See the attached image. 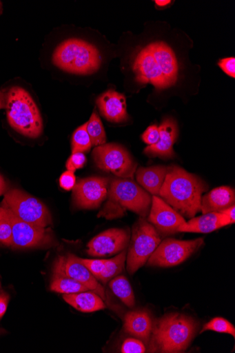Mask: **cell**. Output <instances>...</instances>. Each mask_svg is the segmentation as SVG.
<instances>
[{
	"instance_id": "cell-1",
	"label": "cell",
	"mask_w": 235,
	"mask_h": 353,
	"mask_svg": "<svg viewBox=\"0 0 235 353\" xmlns=\"http://www.w3.org/2000/svg\"><path fill=\"white\" fill-rule=\"evenodd\" d=\"M133 72L137 81L151 83L157 90L174 85L178 77V63L174 50L163 42L150 43L134 59Z\"/></svg>"
},
{
	"instance_id": "cell-2",
	"label": "cell",
	"mask_w": 235,
	"mask_h": 353,
	"mask_svg": "<svg viewBox=\"0 0 235 353\" xmlns=\"http://www.w3.org/2000/svg\"><path fill=\"white\" fill-rule=\"evenodd\" d=\"M208 185L183 169L167 168L159 196L183 216L193 218L201 211V198Z\"/></svg>"
},
{
	"instance_id": "cell-3",
	"label": "cell",
	"mask_w": 235,
	"mask_h": 353,
	"mask_svg": "<svg viewBox=\"0 0 235 353\" xmlns=\"http://www.w3.org/2000/svg\"><path fill=\"white\" fill-rule=\"evenodd\" d=\"M198 330L192 317L171 313L156 321L150 339L151 352L178 353L187 350Z\"/></svg>"
},
{
	"instance_id": "cell-4",
	"label": "cell",
	"mask_w": 235,
	"mask_h": 353,
	"mask_svg": "<svg viewBox=\"0 0 235 353\" xmlns=\"http://www.w3.org/2000/svg\"><path fill=\"white\" fill-rule=\"evenodd\" d=\"M152 198L130 179H114L110 181L108 201L98 216L107 219L122 217L129 210L145 218L150 211Z\"/></svg>"
},
{
	"instance_id": "cell-5",
	"label": "cell",
	"mask_w": 235,
	"mask_h": 353,
	"mask_svg": "<svg viewBox=\"0 0 235 353\" xmlns=\"http://www.w3.org/2000/svg\"><path fill=\"white\" fill-rule=\"evenodd\" d=\"M52 61L63 72L90 75L98 71L102 64V57L93 45L81 39H70L57 47Z\"/></svg>"
},
{
	"instance_id": "cell-6",
	"label": "cell",
	"mask_w": 235,
	"mask_h": 353,
	"mask_svg": "<svg viewBox=\"0 0 235 353\" xmlns=\"http://www.w3.org/2000/svg\"><path fill=\"white\" fill-rule=\"evenodd\" d=\"M7 114L10 125L18 133L30 139L41 136L43 123L40 111L30 94L15 86L8 94Z\"/></svg>"
},
{
	"instance_id": "cell-7",
	"label": "cell",
	"mask_w": 235,
	"mask_h": 353,
	"mask_svg": "<svg viewBox=\"0 0 235 353\" xmlns=\"http://www.w3.org/2000/svg\"><path fill=\"white\" fill-rule=\"evenodd\" d=\"M161 241L159 232L145 218H141L134 224L126 256L127 272L133 274L143 268Z\"/></svg>"
},
{
	"instance_id": "cell-8",
	"label": "cell",
	"mask_w": 235,
	"mask_h": 353,
	"mask_svg": "<svg viewBox=\"0 0 235 353\" xmlns=\"http://www.w3.org/2000/svg\"><path fill=\"white\" fill-rule=\"evenodd\" d=\"M1 206L32 225L47 228L52 223V216L47 206L19 189L6 192Z\"/></svg>"
},
{
	"instance_id": "cell-9",
	"label": "cell",
	"mask_w": 235,
	"mask_h": 353,
	"mask_svg": "<svg viewBox=\"0 0 235 353\" xmlns=\"http://www.w3.org/2000/svg\"><path fill=\"white\" fill-rule=\"evenodd\" d=\"M96 167L122 179H132L137 169L129 152L122 146L110 143L96 146L92 152Z\"/></svg>"
},
{
	"instance_id": "cell-10",
	"label": "cell",
	"mask_w": 235,
	"mask_h": 353,
	"mask_svg": "<svg viewBox=\"0 0 235 353\" xmlns=\"http://www.w3.org/2000/svg\"><path fill=\"white\" fill-rule=\"evenodd\" d=\"M205 243L203 238L190 241L167 239L161 241L151 255L147 265L159 268H172L187 261Z\"/></svg>"
},
{
	"instance_id": "cell-11",
	"label": "cell",
	"mask_w": 235,
	"mask_h": 353,
	"mask_svg": "<svg viewBox=\"0 0 235 353\" xmlns=\"http://www.w3.org/2000/svg\"><path fill=\"white\" fill-rule=\"evenodd\" d=\"M5 209L12 226V248L25 249L52 245L54 239L50 229L32 225L20 219L8 209Z\"/></svg>"
},
{
	"instance_id": "cell-12",
	"label": "cell",
	"mask_w": 235,
	"mask_h": 353,
	"mask_svg": "<svg viewBox=\"0 0 235 353\" xmlns=\"http://www.w3.org/2000/svg\"><path fill=\"white\" fill-rule=\"evenodd\" d=\"M53 274L63 275L73 279L86 287L89 291L96 293L106 301L104 287L80 262L79 256L74 254L59 256L54 264Z\"/></svg>"
},
{
	"instance_id": "cell-13",
	"label": "cell",
	"mask_w": 235,
	"mask_h": 353,
	"mask_svg": "<svg viewBox=\"0 0 235 353\" xmlns=\"http://www.w3.org/2000/svg\"><path fill=\"white\" fill-rule=\"evenodd\" d=\"M110 179L106 177H90L80 180L74 188L75 205L80 209H96L108 196Z\"/></svg>"
},
{
	"instance_id": "cell-14",
	"label": "cell",
	"mask_w": 235,
	"mask_h": 353,
	"mask_svg": "<svg viewBox=\"0 0 235 353\" xmlns=\"http://www.w3.org/2000/svg\"><path fill=\"white\" fill-rule=\"evenodd\" d=\"M149 221L159 234L169 236L179 233L186 223L185 218L162 199L154 196Z\"/></svg>"
},
{
	"instance_id": "cell-15",
	"label": "cell",
	"mask_w": 235,
	"mask_h": 353,
	"mask_svg": "<svg viewBox=\"0 0 235 353\" xmlns=\"http://www.w3.org/2000/svg\"><path fill=\"white\" fill-rule=\"evenodd\" d=\"M130 235L123 229H110L93 238L87 245V253L96 258L112 256L126 250Z\"/></svg>"
},
{
	"instance_id": "cell-16",
	"label": "cell",
	"mask_w": 235,
	"mask_h": 353,
	"mask_svg": "<svg viewBox=\"0 0 235 353\" xmlns=\"http://www.w3.org/2000/svg\"><path fill=\"white\" fill-rule=\"evenodd\" d=\"M159 130L160 136L158 142L146 148L145 153L154 157H173L175 155L174 145L178 136L176 122L172 118L165 119Z\"/></svg>"
},
{
	"instance_id": "cell-17",
	"label": "cell",
	"mask_w": 235,
	"mask_h": 353,
	"mask_svg": "<svg viewBox=\"0 0 235 353\" xmlns=\"http://www.w3.org/2000/svg\"><path fill=\"white\" fill-rule=\"evenodd\" d=\"M100 113L108 121L122 123L128 119L125 96L114 90H110L96 100Z\"/></svg>"
},
{
	"instance_id": "cell-18",
	"label": "cell",
	"mask_w": 235,
	"mask_h": 353,
	"mask_svg": "<svg viewBox=\"0 0 235 353\" xmlns=\"http://www.w3.org/2000/svg\"><path fill=\"white\" fill-rule=\"evenodd\" d=\"M230 224L223 213L210 212L191 218L179 230V233L210 234Z\"/></svg>"
},
{
	"instance_id": "cell-19",
	"label": "cell",
	"mask_w": 235,
	"mask_h": 353,
	"mask_svg": "<svg viewBox=\"0 0 235 353\" xmlns=\"http://www.w3.org/2000/svg\"><path fill=\"white\" fill-rule=\"evenodd\" d=\"M154 323L146 310L130 311L124 316V331L145 342L150 341Z\"/></svg>"
},
{
	"instance_id": "cell-20",
	"label": "cell",
	"mask_w": 235,
	"mask_h": 353,
	"mask_svg": "<svg viewBox=\"0 0 235 353\" xmlns=\"http://www.w3.org/2000/svg\"><path fill=\"white\" fill-rule=\"evenodd\" d=\"M235 203L234 190L228 186L214 188L201 198V211L203 214L221 212Z\"/></svg>"
},
{
	"instance_id": "cell-21",
	"label": "cell",
	"mask_w": 235,
	"mask_h": 353,
	"mask_svg": "<svg viewBox=\"0 0 235 353\" xmlns=\"http://www.w3.org/2000/svg\"><path fill=\"white\" fill-rule=\"evenodd\" d=\"M167 172V168L164 166L140 168L136 170V179L150 194L158 196Z\"/></svg>"
},
{
	"instance_id": "cell-22",
	"label": "cell",
	"mask_w": 235,
	"mask_h": 353,
	"mask_svg": "<svg viewBox=\"0 0 235 353\" xmlns=\"http://www.w3.org/2000/svg\"><path fill=\"white\" fill-rule=\"evenodd\" d=\"M63 300L82 312H94L106 308L105 301L93 292L64 294Z\"/></svg>"
},
{
	"instance_id": "cell-23",
	"label": "cell",
	"mask_w": 235,
	"mask_h": 353,
	"mask_svg": "<svg viewBox=\"0 0 235 353\" xmlns=\"http://www.w3.org/2000/svg\"><path fill=\"white\" fill-rule=\"evenodd\" d=\"M110 287L113 293L128 307L133 308L136 305L131 285L124 276H117L110 281Z\"/></svg>"
},
{
	"instance_id": "cell-24",
	"label": "cell",
	"mask_w": 235,
	"mask_h": 353,
	"mask_svg": "<svg viewBox=\"0 0 235 353\" xmlns=\"http://www.w3.org/2000/svg\"><path fill=\"white\" fill-rule=\"evenodd\" d=\"M50 290L52 292L63 294H72L89 291L86 287L76 280L68 276L58 274H53Z\"/></svg>"
},
{
	"instance_id": "cell-25",
	"label": "cell",
	"mask_w": 235,
	"mask_h": 353,
	"mask_svg": "<svg viewBox=\"0 0 235 353\" xmlns=\"http://www.w3.org/2000/svg\"><path fill=\"white\" fill-rule=\"evenodd\" d=\"M126 256L127 251L124 250L114 258L107 260L105 268L97 280L105 285L122 273L125 268Z\"/></svg>"
},
{
	"instance_id": "cell-26",
	"label": "cell",
	"mask_w": 235,
	"mask_h": 353,
	"mask_svg": "<svg viewBox=\"0 0 235 353\" xmlns=\"http://www.w3.org/2000/svg\"><path fill=\"white\" fill-rule=\"evenodd\" d=\"M86 130L92 145L99 146L106 143L107 136L103 122L95 111L86 123Z\"/></svg>"
},
{
	"instance_id": "cell-27",
	"label": "cell",
	"mask_w": 235,
	"mask_h": 353,
	"mask_svg": "<svg viewBox=\"0 0 235 353\" xmlns=\"http://www.w3.org/2000/svg\"><path fill=\"white\" fill-rule=\"evenodd\" d=\"M92 142L86 130V123L77 128L72 138V153L88 152Z\"/></svg>"
},
{
	"instance_id": "cell-28",
	"label": "cell",
	"mask_w": 235,
	"mask_h": 353,
	"mask_svg": "<svg viewBox=\"0 0 235 353\" xmlns=\"http://www.w3.org/2000/svg\"><path fill=\"white\" fill-rule=\"evenodd\" d=\"M12 226L7 210L0 207V243L12 245Z\"/></svg>"
},
{
	"instance_id": "cell-29",
	"label": "cell",
	"mask_w": 235,
	"mask_h": 353,
	"mask_svg": "<svg viewBox=\"0 0 235 353\" xmlns=\"http://www.w3.org/2000/svg\"><path fill=\"white\" fill-rule=\"evenodd\" d=\"M207 331L227 334L235 337V328L228 320L223 317H215L205 324L201 334Z\"/></svg>"
},
{
	"instance_id": "cell-30",
	"label": "cell",
	"mask_w": 235,
	"mask_h": 353,
	"mask_svg": "<svg viewBox=\"0 0 235 353\" xmlns=\"http://www.w3.org/2000/svg\"><path fill=\"white\" fill-rule=\"evenodd\" d=\"M146 350L143 341L137 338L125 339L121 347V352L123 353H144Z\"/></svg>"
},
{
	"instance_id": "cell-31",
	"label": "cell",
	"mask_w": 235,
	"mask_h": 353,
	"mask_svg": "<svg viewBox=\"0 0 235 353\" xmlns=\"http://www.w3.org/2000/svg\"><path fill=\"white\" fill-rule=\"evenodd\" d=\"M80 262L85 266L92 275L98 279L101 274H102L105 268L107 260H92L84 259L79 258Z\"/></svg>"
},
{
	"instance_id": "cell-32",
	"label": "cell",
	"mask_w": 235,
	"mask_h": 353,
	"mask_svg": "<svg viewBox=\"0 0 235 353\" xmlns=\"http://www.w3.org/2000/svg\"><path fill=\"white\" fill-rule=\"evenodd\" d=\"M87 162V158L83 152L72 153L66 163V168L68 171L76 172L83 168Z\"/></svg>"
},
{
	"instance_id": "cell-33",
	"label": "cell",
	"mask_w": 235,
	"mask_h": 353,
	"mask_svg": "<svg viewBox=\"0 0 235 353\" xmlns=\"http://www.w3.org/2000/svg\"><path fill=\"white\" fill-rule=\"evenodd\" d=\"M59 184L65 190L74 189L76 184V178L74 172L71 171L64 172L59 179Z\"/></svg>"
},
{
	"instance_id": "cell-34",
	"label": "cell",
	"mask_w": 235,
	"mask_h": 353,
	"mask_svg": "<svg viewBox=\"0 0 235 353\" xmlns=\"http://www.w3.org/2000/svg\"><path fill=\"white\" fill-rule=\"evenodd\" d=\"M159 130L156 125H150L143 134L142 138L145 143L152 145L156 144L159 139Z\"/></svg>"
},
{
	"instance_id": "cell-35",
	"label": "cell",
	"mask_w": 235,
	"mask_h": 353,
	"mask_svg": "<svg viewBox=\"0 0 235 353\" xmlns=\"http://www.w3.org/2000/svg\"><path fill=\"white\" fill-rule=\"evenodd\" d=\"M219 67L228 76L235 77V59L234 57H229L223 59L219 61Z\"/></svg>"
},
{
	"instance_id": "cell-36",
	"label": "cell",
	"mask_w": 235,
	"mask_h": 353,
	"mask_svg": "<svg viewBox=\"0 0 235 353\" xmlns=\"http://www.w3.org/2000/svg\"><path fill=\"white\" fill-rule=\"evenodd\" d=\"M10 301V296L5 294H0V319L3 318L7 312L8 303Z\"/></svg>"
},
{
	"instance_id": "cell-37",
	"label": "cell",
	"mask_w": 235,
	"mask_h": 353,
	"mask_svg": "<svg viewBox=\"0 0 235 353\" xmlns=\"http://www.w3.org/2000/svg\"><path fill=\"white\" fill-rule=\"evenodd\" d=\"M229 219L231 224L235 222V206L234 205L221 212Z\"/></svg>"
},
{
	"instance_id": "cell-38",
	"label": "cell",
	"mask_w": 235,
	"mask_h": 353,
	"mask_svg": "<svg viewBox=\"0 0 235 353\" xmlns=\"http://www.w3.org/2000/svg\"><path fill=\"white\" fill-rule=\"evenodd\" d=\"M7 189V183L4 179V178L0 175V196H2L5 194V192Z\"/></svg>"
},
{
	"instance_id": "cell-39",
	"label": "cell",
	"mask_w": 235,
	"mask_h": 353,
	"mask_svg": "<svg viewBox=\"0 0 235 353\" xmlns=\"http://www.w3.org/2000/svg\"><path fill=\"white\" fill-rule=\"evenodd\" d=\"M155 3L156 5L159 7L163 8L167 6V5H170L172 3V1H169V0H156Z\"/></svg>"
},
{
	"instance_id": "cell-40",
	"label": "cell",
	"mask_w": 235,
	"mask_h": 353,
	"mask_svg": "<svg viewBox=\"0 0 235 353\" xmlns=\"http://www.w3.org/2000/svg\"><path fill=\"white\" fill-rule=\"evenodd\" d=\"M2 106H3V102H2L1 98H0V109L2 108Z\"/></svg>"
},
{
	"instance_id": "cell-41",
	"label": "cell",
	"mask_w": 235,
	"mask_h": 353,
	"mask_svg": "<svg viewBox=\"0 0 235 353\" xmlns=\"http://www.w3.org/2000/svg\"><path fill=\"white\" fill-rule=\"evenodd\" d=\"M0 333H1V330H0Z\"/></svg>"
}]
</instances>
